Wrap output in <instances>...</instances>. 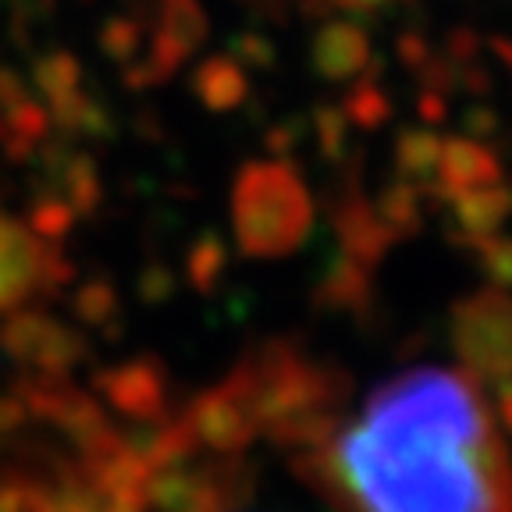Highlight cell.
<instances>
[{"label":"cell","mask_w":512,"mask_h":512,"mask_svg":"<svg viewBox=\"0 0 512 512\" xmlns=\"http://www.w3.org/2000/svg\"><path fill=\"white\" fill-rule=\"evenodd\" d=\"M331 480L360 512H512V463L459 370L384 381L331 445Z\"/></svg>","instance_id":"cell-1"},{"label":"cell","mask_w":512,"mask_h":512,"mask_svg":"<svg viewBox=\"0 0 512 512\" xmlns=\"http://www.w3.org/2000/svg\"><path fill=\"white\" fill-rule=\"evenodd\" d=\"M356 4H377V0H356Z\"/></svg>","instance_id":"cell-2"}]
</instances>
